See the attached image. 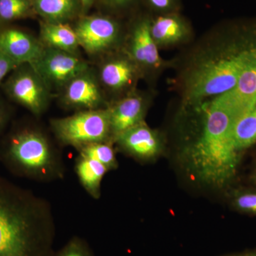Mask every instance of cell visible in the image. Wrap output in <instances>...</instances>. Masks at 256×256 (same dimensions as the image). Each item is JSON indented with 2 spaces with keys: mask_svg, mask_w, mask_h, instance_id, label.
Here are the masks:
<instances>
[{
  "mask_svg": "<svg viewBox=\"0 0 256 256\" xmlns=\"http://www.w3.org/2000/svg\"><path fill=\"white\" fill-rule=\"evenodd\" d=\"M230 256H256V250H249V252H242V254H236Z\"/></svg>",
  "mask_w": 256,
  "mask_h": 256,
  "instance_id": "f1b7e54d",
  "label": "cell"
},
{
  "mask_svg": "<svg viewBox=\"0 0 256 256\" xmlns=\"http://www.w3.org/2000/svg\"><path fill=\"white\" fill-rule=\"evenodd\" d=\"M138 0H100V4L112 12L119 13L132 8Z\"/></svg>",
  "mask_w": 256,
  "mask_h": 256,
  "instance_id": "d4e9b609",
  "label": "cell"
},
{
  "mask_svg": "<svg viewBox=\"0 0 256 256\" xmlns=\"http://www.w3.org/2000/svg\"><path fill=\"white\" fill-rule=\"evenodd\" d=\"M212 36L214 38L193 55L180 79L188 107L196 108L230 92L256 60V16L224 22Z\"/></svg>",
  "mask_w": 256,
  "mask_h": 256,
  "instance_id": "6da1fadb",
  "label": "cell"
},
{
  "mask_svg": "<svg viewBox=\"0 0 256 256\" xmlns=\"http://www.w3.org/2000/svg\"><path fill=\"white\" fill-rule=\"evenodd\" d=\"M151 36L159 48L184 44L193 36V28L181 12L152 15L150 25Z\"/></svg>",
  "mask_w": 256,
  "mask_h": 256,
  "instance_id": "5bb4252c",
  "label": "cell"
},
{
  "mask_svg": "<svg viewBox=\"0 0 256 256\" xmlns=\"http://www.w3.org/2000/svg\"><path fill=\"white\" fill-rule=\"evenodd\" d=\"M50 129L62 146L76 149L94 143L111 141L108 106L96 110H79L72 116L50 120Z\"/></svg>",
  "mask_w": 256,
  "mask_h": 256,
  "instance_id": "5b68a950",
  "label": "cell"
},
{
  "mask_svg": "<svg viewBox=\"0 0 256 256\" xmlns=\"http://www.w3.org/2000/svg\"><path fill=\"white\" fill-rule=\"evenodd\" d=\"M230 204L240 213L256 216V188L236 190L230 197Z\"/></svg>",
  "mask_w": 256,
  "mask_h": 256,
  "instance_id": "7402d4cb",
  "label": "cell"
},
{
  "mask_svg": "<svg viewBox=\"0 0 256 256\" xmlns=\"http://www.w3.org/2000/svg\"><path fill=\"white\" fill-rule=\"evenodd\" d=\"M114 143L128 156L141 161L154 159L164 148L160 133L144 121L121 133L114 138Z\"/></svg>",
  "mask_w": 256,
  "mask_h": 256,
  "instance_id": "30bf717a",
  "label": "cell"
},
{
  "mask_svg": "<svg viewBox=\"0 0 256 256\" xmlns=\"http://www.w3.org/2000/svg\"><path fill=\"white\" fill-rule=\"evenodd\" d=\"M250 180H252V183L256 186V162L254 170H252V175H250Z\"/></svg>",
  "mask_w": 256,
  "mask_h": 256,
  "instance_id": "f546056e",
  "label": "cell"
},
{
  "mask_svg": "<svg viewBox=\"0 0 256 256\" xmlns=\"http://www.w3.org/2000/svg\"><path fill=\"white\" fill-rule=\"evenodd\" d=\"M44 45L31 35L16 28L0 34V52L20 65H32L41 56Z\"/></svg>",
  "mask_w": 256,
  "mask_h": 256,
  "instance_id": "9a60e30c",
  "label": "cell"
},
{
  "mask_svg": "<svg viewBox=\"0 0 256 256\" xmlns=\"http://www.w3.org/2000/svg\"><path fill=\"white\" fill-rule=\"evenodd\" d=\"M148 96L133 90L108 106L110 116L111 140L130 128L144 122L148 112Z\"/></svg>",
  "mask_w": 256,
  "mask_h": 256,
  "instance_id": "4fadbf2b",
  "label": "cell"
},
{
  "mask_svg": "<svg viewBox=\"0 0 256 256\" xmlns=\"http://www.w3.org/2000/svg\"><path fill=\"white\" fill-rule=\"evenodd\" d=\"M20 64L16 63L12 60L5 55L4 53L0 52V82L3 80L14 69L20 66Z\"/></svg>",
  "mask_w": 256,
  "mask_h": 256,
  "instance_id": "484cf974",
  "label": "cell"
},
{
  "mask_svg": "<svg viewBox=\"0 0 256 256\" xmlns=\"http://www.w3.org/2000/svg\"><path fill=\"white\" fill-rule=\"evenodd\" d=\"M78 154L90 158L107 168L109 171L117 169L118 166L114 142L111 141L94 143L78 150Z\"/></svg>",
  "mask_w": 256,
  "mask_h": 256,
  "instance_id": "ffe728a7",
  "label": "cell"
},
{
  "mask_svg": "<svg viewBox=\"0 0 256 256\" xmlns=\"http://www.w3.org/2000/svg\"><path fill=\"white\" fill-rule=\"evenodd\" d=\"M75 172L86 192L94 200L100 198L101 184L109 170L96 160L78 154L75 161Z\"/></svg>",
  "mask_w": 256,
  "mask_h": 256,
  "instance_id": "e0dca14e",
  "label": "cell"
},
{
  "mask_svg": "<svg viewBox=\"0 0 256 256\" xmlns=\"http://www.w3.org/2000/svg\"><path fill=\"white\" fill-rule=\"evenodd\" d=\"M32 10V0H0V18L4 21L25 18Z\"/></svg>",
  "mask_w": 256,
  "mask_h": 256,
  "instance_id": "44dd1931",
  "label": "cell"
},
{
  "mask_svg": "<svg viewBox=\"0 0 256 256\" xmlns=\"http://www.w3.org/2000/svg\"><path fill=\"white\" fill-rule=\"evenodd\" d=\"M35 12L44 22L66 23L82 10L80 0H32Z\"/></svg>",
  "mask_w": 256,
  "mask_h": 256,
  "instance_id": "ac0fdd59",
  "label": "cell"
},
{
  "mask_svg": "<svg viewBox=\"0 0 256 256\" xmlns=\"http://www.w3.org/2000/svg\"><path fill=\"white\" fill-rule=\"evenodd\" d=\"M150 18L151 14H144L134 20L124 50L141 70L142 76L158 75L166 68L168 64L162 58L160 48L151 36Z\"/></svg>",
  "mask_w": 256,
  "mask_h": 256,
  "instance_id": "8992f818",
  "label": "cell"
},
{
  "mask_svg": "<svg viewBox=\"0 0 256 256\" xmlns=\"http://www.w3.org/2000/svg\"><path fill=\"white\" fill-rule=\"evenodd\" d=\"M6 90L13 100L34 116H41L48 106V88L30 64L12 76Z\"/></svg>",
  "mask_w": 256,
  "mask_h": 256,
  "instance_id": "9c48e42d",
  "label": "cell"
},
{
  "mask_svg": "<svg viewBox=\"0 0 256 256\" xmlns=\"http://www.w3.org/2000/svg\"><path fill=\"white\" fill-rule=\"evenodd\" d=\"M94 2H95V0H80L82 12H86L88 10L90 9V6L94 4Z\"/></svg>",
  "mask_w": 256,
  "mask_h": 256,
  "instance_id": "83f0119b",
  "label": "cell"
},
{
  "mask_svg": "<svg viewBox=\"0 0 256 256\" xmlns=\"http://www.w3.org/2000/svg\"><path fill=\"white\" fill-rule=\"evenodd\" d=\"M63 88L62 102L67 107L79 110L104 108L105 99L100 84L89 68L72 79Z\"/></svg>",
  "mask_w": 256,
  "mask_h": 256,
  "instance_id": "8fae6325",
  "label": "cell"
},
{
  "mask_svg": "<svg viewBox=\"0 0 256 256\" xmlns=\"http://www.w3.org/2000/svg\"><path fill=\"white\" fill-rule=\"evenodd\" d=\"M40 35L44 46L77 55L80 47L78 37L74 28L68 24L44 22L41 24Z\"/></svg>",
  "mask_w": 256,
  "mask_h": 256,
  "instance_id": "2e32d148",
  "label": "cell"
},
{
  "mask_svg": "<svg viewBox=\"0 0 256 256\" xmlns=\"http://www.w3.org/2000/svg\"><path fill=\"white\" fill-rule=\"evenodd\" d=\"M198 108L204 114L203 120L200 134L190 148V165L203 182L223 188L234 181L242 161V154L234 146L233 131L245 112L226 94Z\"/></svg>",
  "mask_w": 256,
  "mask_h": 256,
  "instance_id": "3957f363",
  "label": "cell"
},
{
  "mask_svg": "<svg viewBox=\"0 0 256 256\" xmlns=\"http://www.w3.org/2000/svg\"><path fill=\"white\" fill-rule=\"evenodd\" d=\"M142 77V72L126 52L106 60L99 72L100 82L108 90L126 95L134 90L138 80Z\"/></svg>",
  "mask_w": 256,
  "mask_h": 256,
  "instance_id": "7c38bea8",
  "label": "cell"
},
{
  "mask_svg": "<svg viewBox=\"0 0 256 256\" xmlns=\"http://www.w3.org/2000/svg\"><path fill=\"white\" fill-rule=\"evenodd\" d=\"M152 15H161L180 12L182 0H144Z\"/></svg>",
  "mask_w": 256,
  "mask_h": 256,
  "instance_id": "cb8c5ba5",
  "label": "cell"
},
{
  "mask_svg": "<svg viewBox=\"0 0 256 256\" xmlns=\"http://www.w3.org/2000/svg\"><path fill=\"white\" fill-rule=\"evenodd\" d=\"M55 237L50 202L0 174V256H52Z\"/></svg>",
  "mask_w": 256,
  "mask_h": 256,
  "instance_id": "7a4b0ae2",
  "label": "cell"
},
{
  "mask_svg": "<svg viewBox=\"0 0 256 256\" xmlns=\"http://www.w3.org/2000/svg\"><path fill=\"white\" fill-rule=\"evenodd\" d=\"M52 256H95L90 246L79 236L72 237L60 250Z\"/></svg>",
  "mask_w": 256,
  "mask_h": 256,
  "instance_id": "603a6c76",
  "label": "cell"
},
{
  "mask_svg": "<svg viewBox=\"0 0 256 256\" xmlns=\"http://www.w3.org/2000/svg\"><path fill=\"white\" fill-rule=\"evenodd\" d=\"M9 120V114L2 106H0V134L6 126V122Z\"/></svg>",
  "mask_w": 256,
  "mask_h": 256,
  "instance_id": "4316f807",
  "label": "cell"
},
{
  "mask_svg": "<svg viewBox=\"0 0 256 256\" xmlns=\"http://www.w3.org/2000/svg\"><path fill=\"white\" fill-rule=\"evenodd\" d=\"M234 146L244 154L256 144V104L237 120L233 131Z\"/></svg>",
  "mask_w": 256,
  "mask_h": 256,
  "instance_id": "d6986e66",
  "label": "cell"
},
{
  "mask_svg": "<svg viewBox=\"0 0 256 256\" xmlns=\"http://www.w3.org/2000/svg\"><path fill=\"white\" fill-rule=\"evenodd\" d=\"M0 162L18 178L40 182L63 180L62 153L42 130L31 126L14 129L0 146Z\"/></svg>",
  "mask_w": 256,
  "mask_h": 256,
  "instance_id": "277c9868",
  "label": "cell"
},
{
  "mask_svg": "<svg viewBox=\"0 0 256 256\" xmlns=\"http://www.w3.org/2000/svg\"><path fill=\"white\" fill-rule=\"evenodd\" d=\"M74 30L79 46L89 54H99L112 50L122 38V26L119 22L104 15L80 18Z\"/></svg>",
  "mask_w": 256,
  "mask_h": 256,
  "instance_id": "52a82bcc",
  "label": "cell"
},
{
  "mask_svg": "<svg viewBox=\"0 0 256 256\" xmlns=\"http://www.w3.org/2000/svg\"><path fill=\"white\" fill-rule=\"evenodd\" d=\"M31 66L48 88H63L89 68L86 62L78 55L46 46L40 58Z\"/></svg>",
  "mask_w": 256,
  "mask_h": 256,
  "instance_id": "ba28073f",
  "label": "cell"
}]
</instances>
